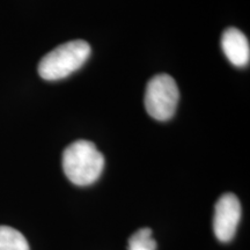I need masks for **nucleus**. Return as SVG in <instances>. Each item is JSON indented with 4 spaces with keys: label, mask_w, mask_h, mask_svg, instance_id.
<instances>
[{
    "label": "nucleus",
    "mask_w": 250,
    "mask_h": 250,
    "mask_svg": "<svg viewBox=\"0 0 250 250\" xmlns=\"http://www.w3.org/2000/svg\"><path fill=\"white\" fill-rule=\"evenodd\" d=\"M241 219V204L232 192L224 193L214 206L213 232L220 242H229L235 236Z\"/></svg>",
    "instance_id": "nucleus-4"
},
{
    "label": "nucleus",
    "mask_w": 250,
    "mask_h": 250,
    "mask_svg": "<svg viewBox=\"0 0 250 250\" xmlns=\"http://www.w3.org/2000/svg\"><path fill=\"white\" fill-rule=\"evenodd\" d=\"M90 56V46L86 41L76 40L62 43L41 59L39 74L48 81L62 80L79 70Z\"/></svg>",
    "instance_id": "nucleus-2"
},
{
    "label": "nucleus",
    "mask_w": 250,
    "mask_h": 250,
    "mask_svg": "<svg viewBox=\"0 0 250 250\" xmlns=\"http://www.w3.org/2000/svg\"><path fill=\"white\" fill-rule=\"evenodd\" d=\"M180 100L179 87L174 78L168 74H158L148 81L146 86V111L156 121H168L174 116Z\"/></svg>",
    "instance_id": "nucleus-3"
},
{
    "label": "nucleus",
    "mask_w": 250,
    "mask_h": 250,
    "mask_svg": "<svg viewBox=\"0 0 250 250\" xmlns=\"http://www.w3.org/2000/svg\"><path fill=\"white\" fill-rule=\"evenodd\" d=\"M127 250H156V242L152 239L149 228H140L129 239Z\"/></svg>",
    "instance_id": "nucleus-7"
},
{
    "label": "nucleus",
    "mask_w": 250,
    "mask_h": 250,
    "mask_svg": "<svg viewBox=\"0 0 250 250\" xmlns=\"http://www.w3.org/2000/svg\"><path fill=\"white\" fill-rule=\"evenodd\" d=\"M62 169L72 183L86 187L95 183L104 168V156L88 140H77L62 152Z\"/></svg>",
    "instance_id": "nucleus-1"
},
{
    "label": "nucleus",
    "mask_w": 250,
    "mask_h": 250,
    "mask_svg": "<svg viewBox=\"0 0 250 250\" xmlns=\"http://www.w3.org/2000/svg\"><path fill=\"white\" fill-rule=\"evenodd\" d=\"M0 250H30L26 237L15 228L0 226Z\"/></svg>",
    "instance_id": "nucleus-6"
},
{
    "label": "nucleus",
    "mask_w": 250,
    "mask_h": 250,
    "mask_svg": "<svg viewBox=\"0 0 250 250\" xmlns=\"http://www.w3.org/2000/svg\"><path fill=\"white\" fill-rule=\"evenodd\" d=\"M221 49L234 66L245 67L250 61V44L247 36L237 28H227L221 36Z\"/></svg>",
    "instance_id": "nucleus-5"
}]
</instances>
